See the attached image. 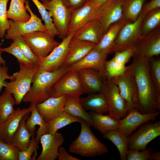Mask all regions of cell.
Returning <instances> with one entry per match:
<instances>
[{
  "instance_id": "cell-5",
  "label": "cell",
  "mask_w": 160,
  "mask_h": 160,
  "mask_svg": "<svg viewBox=\"0 0 160 160\" xmlns=\"http://www.w3.org/2000/svg\"><path fill=\"white\" fill-rule=\"evenodd\" d=\"M22 36L37 57L47 56L60 43L47 31H36Z\"/></svg>"
},
{
  "instance_id": "cell-29",
  "label": "cell",
  "mask_w": 160,
  "mask_h": 160,
  "mask_svg": "<svg viewBox=\"0 0 160 160\" xmlns=\"http://www.w3.org/2000/svg\"><path fill=\"white\" fill-rule=\"evenodd\" d=\"M80 97L74 95H66L64 110L73 116L83 119L90 127L92 126L91 118L82 107L80 101Z\"/></svg>"
},
{
  "instance_id": "cell-26",
  "label": "cell",
  "mask_w": 160,
  "mask_h": 160,
  "mask_svg": "<svg viewBox=\"0 0 160 160\" xmlns=\"http://www.w3.org/2000/svg\"><path fill=\"white\" fill-rule=\"evenodd\" d=\"M80 101L85 111L90 110L101 114L109 112L108 101L102 92L89 94L86 97L80 98Z\"/></svg>"
},
{
  "instance_id": "cell-41",
  "label": "cell",
  "mask_w": 160,
  "mask_h": 160,
  "mask_svg": "<svg viewBox=\"0 0 160 160\" xmlns=\"http://www.w3.org/2000/svg\"><path fill=\"white\" fill-rule=\"evenodd\" d=\"M126 65L120 63L112 58L108 61L106 60L105 63V74L107 79L111 78L119 75L126 70Z\"/></svg>"
},
{
  "instance_id": "cell-9",
  "label": "cell",
  "mask_w": 160,
  "mask_h": 160,
  "mask_svg": "<svg viewBox=\"0 0 160 160\" xmlns=\"http://www.w3.org/2000/svg\"><path fill=\"white\" fill-rule=\"evenodd\" d=\"M25 5L26 10L30 14V19L26 22L9 20V28L5 34L6 39H12L15 37L22 36L36 31H47L45 25L42 23V20L32 11L28 0H26Z\"/></svg>"
},
{
  "instance_id": "cell-18",
  "label": "cell",
  "mask_w": 160,
  "mask_h": 160,
  "mask_svg": "<svg viewBox=\"0 0 160 160\" xmlns=\"http://www.w3.org/2000/svg\"><path fill=\"white\" fill-rule=\"evenodd\" d=\"M84 93L88 94L102 92L107 79L101 73L91 68H85L78 71Z\"/></svg>"
},
{
  "instance_id": "cell-13",
  "label": "cell",
  "mask_w": 160,
  "mask_h": 160,
  "mask_svg": "<svg viewBox=\"0 0 160 160\" xmlns=\"http://www.w3.org/2000/svg\"><path fill=\"white\" fill-rule=\"evenodd\" d=\"M43 4L52 17L53 23L59 33V37L63 39L67 36L71 12L62 0H51Z\"/></svg>"
},
{
  "instance_id": "cell-40",
  "label": "cell",
  "mask_w": 160,
  "mask_h": 160,
  "mask_svg": "<svg viewBox=\"0 0 160 160\" xmlns=\"http://www.w3.org/2000/svg\"><path fill=\"white\" fill-rule=\"evenodd\" d=\"M19 151L16 147L0 140V160H18Z\"/></svg>"
},
{
  "instance_id": "cell-6",
  "label": "cell",
  "mask_w": 160,
  "mask_h": 160,
  "mask_svg": "<svg viewBox=\"0 0 160 160\" xmlns=\"http://www.w3.org/2000/svg\"><path fill=\"white\" fill-rule=\"evenodd\" d=\"M84 93L78 71H69L63 74L54 85L50 97L64 95L80 97Z\"/></svg>"
},
{
  "instance_id": "cell-43",
  "label": "cell",
  "mask_w": 160,
  "mask_h": 160,
  "mask_svg": "<svg viewBox=\"0 0 160 160\" xmlns=\"http://www.w3.org/2000/svg\"><path fill=\"white\" fill-rule=\"evenodd\" d=\"M9 0H0V38H3L9 28L7 16V6Z\"/></svg>"
},
{
  "instance_id": "cell-7",
  "label": "cell",
  "mask_w": 160,
  "mask_h": 160,
  "mask_svg": "<svg viewBox=\"0 0 160 160\" xmlns=\"http://www.w3.org/2000/svg\"><path fill=\"white\" fill-rule=\"evenodd\" d=\"M143 17L140 13L135 21L126 23L123 26L114 42L113 53L133 49L142 36L140 24Z\"/></svg>"
},
{
  "instance_id": "cell-12",
  "label": "cell",
  "mask_w": 160,
  "mask_h": 160,
  "mask_svg": "<svg viewBox=\"0 0 160 160\" xmlns=\"http://www.w3.org/2000/svg\"><path fill=\"white\" fill-rule=\"evenodd\" d=\"M110 79L118 86L121 95L127 103L128 111L137 108V88L134 75L128 66L122 73Z\"/></svg>"
},
{
  "instance_id": "cell-31",
  "label": "cell",
  "mask_w": 160,
  "mask_h": 160,
  "mask_svg": "<svg viewBox=\"0 0 160 160\" xmlns=\"http://www.w3.org/2000/svg\"><path fill=\"white\" fill-rule=\"evenodd\" d=\"M146 0H124L121 20L126 23H133L138 18Z\"/></svg>"
},
{
  "instance_id": "cell-3",
  "label": "cell",
  "mask_w": 160,
  "mask_h": 160,
  "mask_svg": "<svg viewBox=\"0 0 160 160\" xmlns=\"http://www.w3.org/2000/svg\"><path fill=\"white\" fill-rule=\"evenodd\" d=\"M81 129L78 136L70 145V152L82 156L91 157L107 153L106 146L93 134L90 126L82 119L80 122Z\"/></svg>"
},
{
  "instance_id": "cell-42",
  "label": "cell",
  "mask_w": 160,
  "mask_h": 160,
  "mask_svg": "<svg viewBox=\"0 0 160 160\" xmlns=\"http://www.w3.org/2000/svg\"><path fill=\"white\" fill-rule=\"evenodd\" d=\"M12 39L19 47L24 55L38 66L39 61L37 57L32 52L22 36H16Z\"/></svg>"
},
{
  "instance_id": "cell-4",
  "label": "cell",
  "mask_w": 160,
  "mask_h": 160,
  "mask_svg": "<svg viewBox=\"0 0 160 160\" xmlns=\"http://www.w3.org/2000/svg\"><path fill=\"white\" fill-rule=\"evenodd\" d=\"M18 71L12 75L14 80L9 82L6 81L5 91L11 93L14 97L16 105H20L22 100L30 89L33 77L37 70V65L28 67L19 63Z\"/></svg>"
},
{
  "instance_id": "cell-20",
  "label": "cell",
  "mask_w": 160,
  "mask_h": 160,
  "mask_svg": "<svg viewBox=\"0 0 160 160\" xmlns=\"http://www.w3.org/2000/svg\"><path fill=\"white\" fill-rule=\"evenodd\" d=\"M31 108L21 109L18 108L15 113L6 121L0 124V140L11 144L13 137L17 129L20 121L25 114L31 113Z\"/></svg>"
},
{
  "instance_id": "cell-51",
  "label": "cell",
  "mask_w": 160,
  "mask_h": 160,
  "mask_svg": "<svg viewBox=\"0 0 160 160\" xmlns=\"http://www.w3.org/2000/svg\"><path fill=\"white\" fill-rule=\"evenodd\" d=\"M148 160H160V152H157L151 153Z\"/></svg>"
},
{
  "instance_id": "cell-32",
  "label": "cell",
  "mask_w": 160,
  "mask_h": 160,
  "mask_svg": "<svg viewBox=\"0 0 160 160\" xmlns=\"http://www.w3.org/2000/svg\"><path fill=\"white\" fill-rule=\"evenodd\" d=\"M82 119L73 116L62 111L52 120L46 121L47 127L46 134H53L57 130L72 123H80Z\"/></svg>"
},
{
  "instance_id": "cell-28",
  "label": "cell",
  "mask_w": 160,
  "mask_h": 160,
  "mask_svg": "<svg viewBox=\"0 0 160 160\" xmlns=\"http://www.w3.org/2000/svg\"><path fill=\"white\" fill-rule=\"evenodd\" d=\"M30 106L31 108V114L27 119L25 126L29 132L32 135H34L36 126L38 125L39 126L38 130L36 132V135L35 137L37 143L38 144L40 142L41 137L46 133V122L38 112L36 105L31 103Z\"/></svg>"
},
{
  "instance_id": "cell-24",
  "label": "cell",
  "mask_w": 160,
  "mask_h": 160,
  "mask_svg": "<svg viewBox=\"0 0 160 160\" xmlns=\"http://www.w3.org/2000/svg\"><path fill=\"white\" fill-rule=\"evenodd\" d=\"M66 95L50 97L44 102L36 105L37 109L45 121L52 120L64 110Z\"/></svg>"
},
{
  "instance_id": "cell-35",
  "label": "cell",
  "mask_w": 160,
  "mask_h": 160,
  "mask_svg": "<svg viewBox=\"0 0 160 160\" xmlns=\"http://www.w3.org/2000/svg\"><path fill=\"white\" fill-rule=\"evenodd\" d=\"M15 100L12 94L5 91L0 96V124L6 121L15 112Z\"/></svg>"
},
{
  "instance_id": "cell-46",
  "label": "cell",
  "mask_w": 160,
  "mask_h": 160,
  "mask_svg": "<svg viewBox=\"0 0 160 160\" xmlns=\"http://www.w3.org/2000/svg\"><path fill=\"white\" fill-rule=\"evenodd\" d=\"M135 55L133 49H129L123 51L115 52L112 59L116 62L126 65L130 59Z\"/></svg>"
},
{
  "instance_id": "cell-14",
  "label": "cell",
  "mask_w": 160,
  "mask_h": 160,
  "mask_svg": "<svg viewBox=\"0 0 160 160\" xmlns=\"http://www.w3.org/2000/svg\"><path fill=\"white\" fill-rule=\"evenodd\" d=\"M134 55L150 58L160 54V27L142 36L133 49Z\"/></svg>"
},
{
  "instance_id": "cell-50",
  "label": "cell",
  "mask_w": 160,
  "mask_h": 160,
  "mask_svg": "<svg viewBox=\"0 0 160 160\" xmlns=\"http://www.w3.org/2000/svg\"><path fill=\"white\" fill-rule=\"evenodd\" d=\"M57 158L59 160H80L69 154L65 148L62 146L59 149Z\"/></svg>"
},
{
  "instance_id": "cell-45",
  "label": "cell",
  "mask_w": 160,
  "mask_h": 160,
  "mask_svg": "<svg viewBox=\"0 0 160 160\" xmlns=\"http://www.w3.org/2000/svg\"><path fill=\"white\" fill-rule=\"evenodd\" d=\"M151 153L150 149L142 151L128 149L126 154V160H148Z\"/></svg>"
},
{
  "instance_id": "cell-16",
  "label": "cell",
  "mask_w": 160,
  "mask_h": 160,
  "mask_svg": "<svg viewBox=\"0 0 160 160\" xmlns=\"http://www.w3.org/2000/svg\"><path fill=\"white\" fill-rule=\"evenodd\" d=\"M124 0H107L99 7L97 19L101 24L105 33L111 25L121 19Z\"/></svg>"
},
{
  "instance_id": "cell-8",
  "label": "cell",
  "mask_w": 160,
  "mask_h": 160,
  "mask_svg": "<svg viewBox=\"0 0 160 160\" xmlns=\"http://www.w3.org/2000/svg\"><path fill=\"white\" fill-rule=\"evenodd\" d=\"M74 33H71L63 38L60 44L49 55L44 57H37L38 71H52L63 65L68 53L69 42Z\"/></svg>"
},
{
  "instance_id": "cell-48",
  "label": "cell",
  "mask_w": 160,
  "mask_h": 160,
  "mask_svg": "<svg viewBox=\"0 0 160 160\" xmlns=\"http://www.w3.org/2000/svg\"><path fill=\"white\" fill-rule=\"evenodd\" d=\"M89 0H62L64 4L72 12L83 6Z\"/></svg>"
},
{
  "instance_id": "cell-47",
  "label": "cell",
  "mask_w": 160,
  "mask_h": 160,
  "mask_svg": "<svg viewBox=\"0 0 160 160\" xmlns=\"http://www.w3.org/2000/svg\"><path fill=\"white\" fill-rule=\"evenodd\" d=\"M8 68L5 65L1 66L0 64V94L3 87L5 86L6 80L8 79L12 81L14 79L12 75L8 74Z\"/></svg>"
},
{
  "instance_id": "cell-53",
  "label": "cell",
  "mask_w": 160,
  "mask_h": 160,
  "mask_svg": "<svg viewBox=\"0 0 160 160\" xmlns=\"http://www.w3.org/2000/svg\"><path fill=\"white\" fill-rule=\"evenodd\" d=\"M2 43H0V47ZM1 52L0 50V64L2 65H5L6 61L3 59L1 55Z\"/></svg>"
},
{
  "instance_id": "cell-23",
  "label": "cell",
  "mask_w": 160,
  "mask_h": 160,
  "mask_svg": "<svg viewBox=\"0 0 160 160\" xmlns=\"http://www.w3.org/2000/svg\"><path fill=\"white\" fill-rule=\"evenodd\" d=\"M96 45L72 37L69 42L68 53L63 65L70 66L78 62L92 50Z\"/></svg>"
},
{
  "instance_id": "cell-11",
  "label": "cell",
  "mask_w": 160,
  "mask_h": 160,
  "mask_svg": "<svg viewBox=\"0 0 160 160\" xmlns=\"http://www.w3.org/2000/svg\"><path fill=\"white\" fill-rule=\"evenodd\" d=\"M102 92L105 95L109 106V114L119 119L128 113L127 103L122 97L117 84L111 79H107Z\"/></svg>"
},
{
  "instance_id": "cell-27",
  "label": "cell",
  "mask_w": 160,
  "mask_h": 160,
  "mask_svg": "<svg viewBox=\"0 0 160 160\" xmlns=\"http://www.w3.org/2000/svg\"><path fill=\"white\" fill-rule=\"evenodd\" d=\"M88 113L92 120V126L103 135L111 131L118 129L120 119L109 114L104 115L92 111Z\"/></svg>"
},
{
  "instance_id": "cell-54",
  "label": "cell",
  "mask_w": 160,
  "mask_h": 160,
  "mask_svg": "<svg viewBox=\"0 0 160 160\" xmlns=\"http://www.w3.org/2000/svg\"><path fill=\"white\" fill-rule=\"evenodd\" d=\"M42 3L43 4L48 2L51 0H40Z\"/></svg>"
},
{
  "instance_id": "cell-10",
  "label": "cell",
  "mask_w": 160,
  "mask_h": 160,
  "mask_svg": "<svg viewBox=\"0 0 160 160\" xmlns=\"http://www.w3.org/2000/svg\"><path fill=\"white\" fill-rule=\"evenodd\" d=\"M160 135V121L146 122L128 137V149L144 150L149 143Z\"/></svg>"
},
{
  "instance_id": "cell-37",
  "label": "cell",
  "mask_w": 160,
  "mask_h": 160,
  "mask_svg": "<svg viewBox=\"0 0 160 160\" xmlns=\"http://www.w3.org/2000/svg\"><path fill=\"white\" fill-rule=\"evenodd\" d=\"M31 0L37 8L42 20L44 22L47 31L54 37L56 36H58L59 33L53 23L52 18L43 4L39 0Z\"/></svg>"
},
{
  "instance_id": "cell-30",
  "label": "cell",
  "mask_w": 160,
  "mask_h": 160,
  "mask_svg": "<svg viewBox=\"0 0 160 160\" xmlns=\"http://www.w3.org/2000/svg\"><path fill=\"white\" fill-rule=\"evenodd\" d=\"M30 113L26 114L23 116L12 140L11 144L17 148L20 151L27 148L31 137L33 136L29 132L25 126L26 120Z\"/></svg>"
},
{
  "instance_id": "cell-19",
  "label": "cell",
  "mask_w": 160,
  "mask_h": 160,
  "mask_svg": "<svg viewBox=\"0 0 160 160\" xmlns=\"http://www.w3.org/2000/svg\"><path fill=\"white\" fill-rule=\"evenodd\" d=\"M40 141L42 150L37 160H55L58 158V150L64 142L61 133L56 132L51 134H46L40 137Z\"/></svg>"
},
{
  "instance_id": "cell-25",
  "label": "cell",
  "mask_w": 160,
  "mask_h": 160,
  "mask_svg": "<svg viewBox=\"0 0 160 160\" xmlns=\"http://www.w3.org/2000/svg\"><path fill=\"white\" fill-rule=\"evenodd\" d=\"M126 23L120 19L111 25L94 48L101 52L108 55L113 53L115 40L120 30Z\"/></svg>"
},
{
  "instance_id": "cell-15",
  "label": "cell",
  "mask_w": 160,
  "mask_h": 160,
  "mask_svg": "<svg viewBox=\"0 0 160 160\" xmlns=\"http://www.w3.org/2000/svg\"><path fill=\"white\" fill-rule=\"evenodd\" d=\"M159 114L160 111L142 113L137 108H132L125 116L120 119L118 130L128 137L138 127L150 120H154Z\"/></svg>"
},
{
  "instance_id": "cell-33",
  "label": "cell",
  "mask_w": 160,
  "mask_h": 160,
  "mask_svg": "<svg viewBox=\"0 0 160 160\" xmlns=\"http://www.w3.org/2000/svg\"><path fill=\"white\" fill-rule=\"evenodd\" d=\"M103 137L111 141L117 148L121 160H126L128 137L118 129L109 131L103 135Z\"/></svg>"
},
{
  "instance_id": "cell-36",
  "label": "cell",
  "mask_w": 160,
  "mask_h": 160,
  "mask_svg": "<svg viewBox=\"0 0 160 160\" xmlns=\"http://www.w3.org/2000/svg\"><path fill=\"white\" fill-rule=\"evenodd\" d=\"M160 8L147 13L142 19L140 24L142 36L145 35L160 27Z\"/></svg>"
},
{
  "instance_id": "cell-1",
  "label": "cell",
  "mask_w": 160,
  "mask_h": 160,
  "mask_svg": "<svg viewBox=\"0 0 160 160\" xmlns=\"http://www.w3.org/2000/svg\"><path fill=\"white\" fill-rule=\"evenodd\" d=\"M128 67L134 75L137 90V108L142 113L157 111L155 103L156 90L150 71V58L134 55Z\"/></svg>"
},
{
  "instance_id": "cell-39",
  "label": "cell",
  "mask_w": 160,
  "mask_h": 160,
  "mask_svg": "<svg viewBox=\"0 0 160 160\" xmlns=\"http://www.w3.org/2000/svg\"><path fill=\"white\" fill-rule=\"evenodd\" d=\"M0 50L1 52H5L12 55L17 58L19 63L28 67H32L36 65L24 55L19 47L14 42H11L8 47L0 48Z\"/></svg>"
},
{
  "instance_id": "cell-52",
  "label": "cell",
  "mask_w": 160,
  "mask_h": 160,
  "mask_svg": "<svg viewBox=\"0 0 160 160\" xmlns=\"http://www.w3.org/2000/svg\"><path fill=\"white\" fill-rule=\"evenodd\" d=\"M107 0H89V1L94 6L99 7Z\"/></svg>"
},
{
  "instance_id": "cell-38",
  "label": "cell",
  "mask_w": 160,
  "mask_h": 160,
  "mask_svg": "<svg viewBox=\"0 0 160 160\" xmlns=\"http://www.w3.org/2000/svg\"><path fill=\"white\" fill-rule=\"evenodd\" d=\"M150 73L155 86L156 95H160V58L153 57L150 58Z\"/></svg>"
},
{
  "instance_id": "cell-44",
  "label": "cell",
  "mask_w": 160,
  "mask_h": 160,
  "mask_svg": "<svg viewBox=\"0 0 160 160\" xmlns=\"http://www.w3.org/2000/svg\"><path fill=\"white\" fill-rule=\"evenodd\" d=\"M38 144L34 135L31 137L29 144L24 151H19L18 160H30L34 152H36L38 148Z\"/></svg>"
},
{
  "instance_id": "cell-34",
  "label": "cell",
  "mask_w": 160,
  "mask_h": 160,
  "mask_svg": "<svg viewBox=\"0 0 160 160\" xmlns=\"http://www.w3.org/2000/svg\"><path fill=\"white\" fill-rule=\"evenodd\" d=\"M26 0H11L9 9L7 10L8 18L13 20L28 21L30 15L27 12L25 5Z\"/></svg>"
},
{
  "instance_id": "cell-22",
  "label": "cell",
  "mask_w": 160,
  "mask_h": 160,
  "mask_svg": "<svg viewBox=\"0 0 160 160\" xmlns=\"http://www.w3.org/2000/svg\"><path fill=\"white\" fill-rule=\"evenodd\" d=\"M104 33L101 24L96 19L89 21L74 32L73 38L97 44L100 41Z\"/></svg>"
},
{
  "instance_id": "cell-49",
  "label": "cell",
  "mask_w": 160,
  "mask_h": 160,
  "mask_svg": "<svg viewBox=\"0 0 160 160\" xmlns=\"http://www.w3.org/2000/svg\"><path fill=\"white\" fill-rule=\"evenodd\" d=\"M158 8H160V0H151L143 5L140 13L144 17L148 12Z\"/></svg>"
},
{
  "instance_id": "cell-21",
  "label": "cell",
  "mask_w": 160,
  "mask_h": 160,
  "mask_svg": "<svg viewBox=\"0 0 160 160\" xmlns=\"http://www.w3.org/2000/svg\"><path fill=\"white\" fill-rule=\"evenodd\" d=\"M108 55L94 48L81 60L69 66V70L75 71L83 68H91L105 76V65Z\"/></svg>"
},
{
  "instance_id": "cell-2",
  "label": "cell",
  "mask_w": 160,
  "mask_h": 160,
  "mask_svg": "<svg viewBox=\"0 0 160 160\" xmlns=\"http://www.w3.org/2000/svg\"><path fill=\"white\" fill-rule=\"evenodd\" d=\"M70 71L69 66L62 65L52 71H37L32 80V86L22 102L37 104L51 97L53 87L58 79Z\"/></svg>"
},
{
  "instance_id": "cell-17",
  "label": "cell",
  "mask_w": 160,
  "mask_h": 160,
  "mask_svg": "<svg viewBox=\"0 0 160 160\" xmlns=\"http://www.w3.org/2000/svg\"><path fill=\"white\" fill-rule=\"evenodd\" d=\"M99 7L93 5L89 0L81 8L71 12L68 28V35L89 21L97 19Z\"/></svg>"
}]
</instances>
